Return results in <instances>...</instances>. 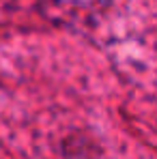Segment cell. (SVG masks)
Wrapping results in <instances>:
<instances>
[]
</instances>
